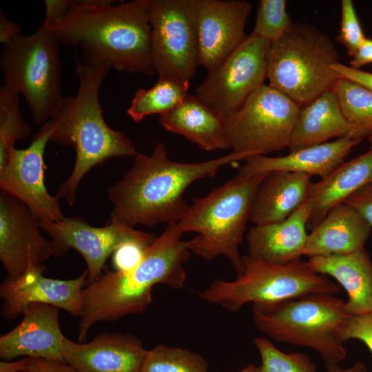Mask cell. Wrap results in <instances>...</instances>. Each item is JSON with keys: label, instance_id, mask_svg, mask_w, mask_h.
<instances>
[{"label": "cell", "instance_id": "cell-6", "mask_svg": "<svg viewBox=\"0 0 372 372\" xmlns=\"http://www.w3.org/2000/svg\"><path fill=\"white\" fill-rule=\"evenodd\" d=\"M251 307L255 326L272 340L314 349L325 364L345 359L342 333L351 314L342 299L314 293Z\"/></svg>", "mask_w": 372, "mask_h": 372}, {"label": "cell", "instance_id": "cell-18", "mask_svg": "<svg viewBox=\"0 0 372 372\" xmlns=\"http://www.w3.org/2000/svg\"><path fill=\"white\" fill-rule=\"evenodd\" d=\"M56 307L32 303L22 313L21 322L0 337V358L11 361L19 357L65 362L62 347L66 337Z\"/></svg>", "mask_w": 372, "mask_h": 372}, {"label": "cell", "instance_id": "cell-22", "mask_svg": "<svg viewBox=\"0 0 372 372\" xmlns=\"http://www.w3.org/2000/svg\"><path fill=\"white\" fill-rule=\"evenodd\" d=\"M372 227L353 207H333L308 235L302 256L348 254L364 248Z\"/></svg>", "mask_w": 372, "mask_h": 372}, {"label": "cell", "instance_id": "cell-10", "mask_svg": "<svg viewBox=\"0 0 372 372\" xmlns=\"http://www.w3.org/2000/svg\"><path fill=\"white\" fill-rule=\"evenodd\" d=\"M300 109L284 94L263 84L225 119L232 152L245 160L288 148Z\"/></svg>", "mask_w": 372, "mask_h": 372}, {"label": "cell", "instance_id": "cell-13", "mask_svg": "<svg viewBox=\"0 0 372 372\" xmlns=\"http://www.w3.org/2000/svg\"><path fill=\"white\" fill-rule=\"evenodd\" d=\"M40 226L50 238L52 256L60 257L71 249L82 256L87 283L103 272L107 258L123 243L151 245L157 238L112 219L105 226L93 227L83 218L65 216L57 221L40 220Z\"/></svg>", "mask_w": 372, "mask_h": 372}, {"label": "cell", "instance_id": "cell-43", "mask_svg": "<svg viewBox=\"0 0 372 372\" xmlns=\"http://www.w3.org/2000/svg\"><path fill=\"white\" fill-rule=\"evenodd\" d=\"M21 359L16 361L0 362V372H21Z\"/></svg>", "mask_w": 372, "mask_h": 372}, {"label": "cell", "instance_id": "cell-16", "mask_svg": "<svg viewBox=\"0 0 372 372\" xmlns=\"http://www.w3.org/2000/svg\"><path fill=\"white\" fill-rule=\"evenodd\" d=\"M200 65L210 71L244 41L252 5L245 0H193Z\"/></svg>", "mask_w": 372, "mask_h": 372}, {"label": "cell", "instance_id": "cell-20", "mask_svg": "<svg viewBox=\"0 0 372 372\" xmlns=\"http://www.w3.org/2000/svg\"><path fill=\"white\" fill-rule=\"evenodd\" d=\"M362 139L342 137L331 142L303 148L279 157L251 156L238 172L252 176L274 171L302 173L323 179L344 162L352 148Z\"/></svg>", "mask_w": 372, "mask_h": 372}, {"label": "cell", "instance_id": "cell-39", "mask_svg": "<svg viewBox=\"0 0 372 372\" xmlns=\"http://www.w3.org/2000/svg\"><path fill=\"white\" fill-rule=\"evenodd\" d=\"M332 70L338 77L353 81L372 92V73L347 66L340 62L333 64Z\"/></svg>", "mask_w": 372, "mask_h": 372}, {"label": "cell", "instance_id": "cell-35", "mask_svg": "<svg viewBox=\"0 0 372 372\" xmlns=\"http://www.w3.org/2000/svg\"><path fill=\"white\" fill-rule=\"evenodd\" d=\"M342 338L344 342L350 339L360 340L372 354V312L350 315L345 324Z\"/></svg>", "mask_w": 372, "mask_h": 372}, {"label": "cell", "instance_id": "cell-23", "mask_svg": "<svg viewBox=\"0 0 372 372\" xmlns=\"http://www.w3.org/2000/svg\"><path fill=\"white\" fill-rule=\"evenodd\" d=\"M368 134L344 116L333 90L300 109L293 129L289 152L327 143L333 137L362 139Z\"/></svg>", "mask_w": 372, "mask_h": 372}, {"label": "cell", "instance_id": "cell-7", "mask_svg": "<svg viewBox=\"0 0 372 372\" xmlns=\"http://www.w3.org/2000/svg\"><path fill=\"white\" fill-rule=\"evenodd\" d=\"M339 54L331 38L316 27L293 23L271 43L267 59L269 85L300 107L332 90L338 76L332 70Z\"/></svg>", "mask_w": 372, "mask_h": 372}, {"label": "cell", "instance_id": "cell-28", "mask_svg": "<svg viewBox=\"0 0 372 372\" xmlns=\"http://www.w3.org/2000/svg\"><path fill=\"white\" fill-rule=\"evenodd\" d=\"M189 83L158 77L150 88L138 90L127 110L134 122L152 114L162 115L176 107L188 95Z\"/></svg>", "mask_w": 372, "mask_h": 372}, {"label": "cell", "instance_id": "cell-15", "mask_svg": "<svg viewBox=\"0 0 372 372\" xmlns=\"http://www.w3.org/2000/svg\"><path fill=\"white\" fill-rule=\"evenodd\" d=\"M41 230L40 220L23 202L1 191L0 260L8 277L19 278L52 256Z\"/></svg>", "mask_w": 372, "mask_h": 372}, {"label": "cell", "instance_id": "cell-33", "mask_svg": "<svg viewBox=\"0 0 372 372\" xmlns=\"http://www.w3.org/2000/svg\"><path fill=\"white\" fill-rule=\"evenodd\" d=\"M293 24L285 0H260L251 34L271 43L287 33Z\"/></svg>", "mask_w": 372, "mask_h": 372}, {"label": "cell", "instance_id": "cell-14", "mask_svg": "<svg viewBox=\"0 0 372 372\" xmlns=\"http://www.w3.org/2000/svg\"><path fill=\"white\" fill-rule=\"evenodd\" d=\"M52 132L48 120L27 148L9 152L0 166V188L23 202L40 220L57 221L65 216L59 199L48 192L44 182V153Z\"/></svg>", "mask_w": 372, "mask_h": 372}, {"label": "cell", "instance_id": "cell-11", "mask_svg": "<svg viewBox=\"0 0 372 372\" xmlns=\"http://www.w3.org/2000/svg\"><path fill=\"white\" fill-rule=\"evenodd\" d=\"M148 13L158 77L189 83L200 65L193 0H151Z\"/></svg>", "mask_w": 372, "mask_h": 372}, {"label": "cell", "instance_id": "cell-37", "mask_svg": "<svg viewBox=\"0 0 372 372\" xmlns=\"http://www.w3.org/2000/svg\"><path fill=\"white\" fill-rule=\"evenodd\" d=\"M343 203L353 207L372 227V183L354 192Z\"/></svg>", "mask_w": 372, "mask_h": 372}, {"label": "cell", "instance_id": "cell-40", "mask_svg": "<svg viewBox=\"0 0 372 372\" xmlns=\"http://www.w3.org/2000/svg\"><path fill=\"white\" fill-rule=\"evenodd\" d=\"M350 63L355 69L372 63V39L365 37Z\"/></svg>", "mask_w": 372, "mask_h": 372}, {"label": "cell", "instance_id": "cell-24", "mask_svg": "<svg viewBox=\"0 0 372 372\" xmlns=\"http://www.w3.org/2000/svg\"><path fill=\"white\" fill-rule=\"evenodd\" d=\"M311 178L302 173H268L254 196L249 220L262 225L287 218L307 200L313 183Z\"/></svg>", "mask_w": 372, "mask_h": 372}, {"label": "cell", "instance_id": "cell-2", "mask_svg": "<svg viewBox=\"0 0 372 372\" xmlns=\"http://www.w3.org/2000/svg\"><path fill=\"white\" fill-rule=\"evenodd\" d=\"M243 156L231 152L198 163L170 160L163 143L150 155L138 153L131 168L107 190L112 205V220L134 228L159 223H178L189 209L183 194L193 183L214 177L223 166Z\"/></svg>", "mask_w": 372, "mask_h": 372}, {"label": "cell", "instance_id": "cell-34", "mask_svg": "<svg viewBox=\"0 0 372 372\" xmlns=\"http://www.w3.org/2000/svg\"><path fill=\"white\" fill-rule=\"evenodd\" d=\"M353 3L351 0L341 1V21L337 40L353 57L365 39Z\"/></svg>", "mask_w": 372, "mask_h": 372}, {"label": "cell", "instance_id": "cell-12", "mask_svg": "<svg viewBox=\"0 0 372 372\" xmlns=\"http://www.w3.org/2000/svg\"><path fill=\"white\" fill-rule=\"evenodd\" d=\"M271 43L250 34L220 65L208 71L196 96L223 118L234 114L267 79Z\"/></svg>", "mask_w": 372, "mask_h": 372}, {"label": "cell", "instance_id": "cell-4", "mask_svg": "<svg viewBox=\"0 0 372 372\" xmlns=\"http://www.w3.org/2000/svg\"><path fill=\"white\" fill-rule=\"evenodd\" d=\"M110 69L106 65H90L76 59L77 92L65 97L49 119L52 126L50 142L72 147L76 153L72 171L55 195L70 206L74 205L78 187L92 168L112 158L134 157L138 153L123 132L111 128L104 119L99 95Z\"/></svg>", "mask_w": 372, "mask_h": 372}, {"label": "cell", "instance_id": "cell-41", "mask_svg": "<svg viewBox=\"0 0 372 372\" xmlns=\"http://www.w3.org/2000/svg\"><path fill=\"white\" fill-rule=\"evenodd\" d=\"M19 25L7 19L2 10L0 13V43L3 45L13 37L20 34Z\"/></svg>", "mask_w": 372, "mask_h": 372}, {"label": "cell", "instance_id": "cell-42", "mask_svg": "<svg viewBox=\"0 0 372 372\" xmlns=\"http://www.w3.org/2000/svg\"><path fill=\"white\" fill-rule=\"evenodd\" d=\"M327 372H368L366 365L360 361H357L354 364L347 369L340 367L338 364H325Z\"/></svg>", "mask_w": 372, "mask_h": 372}, {"label": "cell", "instance_id": "cell-45", "mask_svg": "<svg viewBox=\"0 0 372 372\" xmlns=\"http://www.w3.org/2000/svg\"><path fill=\"white\" fill-rule=\"evenodd\" d=\"M369 139L370 142L372 143V133H371V134L369 136Z\"/></svg>", "mask_w": 372, "mask_h": 372}, {"label": "cell", "instance_id": "cell-31", "mask_svg": "<svg viewBox=\"0 0 372 372\" xmlns=\"http://www.w3.org/2000/svg\"><path fill=\"white\" fill-rule=\"evenodd\" d=\"M19 96L5 85L0 88V166L15 143L28 138L31 132L30 125L23 118Z\"/></svg>", "mask_w": 372, "mask_h": 372}, {"label": "cell", "instance_id": "cell-29", "mask_svg": "<svg viewBox=\"0 0 372 372\" xmlns=\"http://www.w3.org/2000/svg\"><path fill=\"white\" fill-rule=\"evenodd\" d=\"M141 372H208V364L188 349L158 344L146 350Z\"/></svg>", "mask_w": 372, "mask_h": 372}, {"label": "cell", "instance_id": "cell-30", "mask_svg": "<svg viewBox=\"0 0 372 372\" xmlns=\"http://www.w3.org/2000/svg\"><path fill=\"white\" fill-rule=\"evenodd\" d=\"M332 90L345 118L369 136L372 133V92L340 77Z\"/></svg>", "mask_w": 372, "mask_h": 372}, {"label": "cell", "instance_id": "cell-17", "mask_svg": "<svg viewBox=\"0 0 372 372\" xmlns=\"http://www.w3.org/2000/svg\"><path fill=\"white\" fill-rule=\"evenodd\" d=\"M45 270L43 264L30 268L19 278L4 280L0 286L3 299L1 316L3 319H15L32 303L50 304L80 317L82 291L87 283V270L70 280L45 277L43 273Z\"/></svg>", "mask_w": 372, "mask_h": 372}, {"label": "cell", "instance_id": "cell-9", "mask_svg": "<svg viewBox=\"0 0 372 372\" xmlns=\"http://www.w3.org/2000/svg\"><path fill=\"white\" fill-rule=\"evenodd\" d=\"M242 262L243 271L235 280L216 279L198 296L235 313L248 303H273L314 293L335 295L340 290L338 283L316 273L301 258L278 264L245 255Z\"/></svg>", "mask_w": 372, "mask_h": 372}, {"label": "cell", "instance_id": "cell-19", "mask_svg": "<svg viewBox=\"0 0 372 372\" xmlns=\"http://www.w3.org/2000/svg\"><path fill=\"white\" fill-rule=\"evenodd\" d=\"M146 350L130 333H103L89 342L67 338L62 347L64 360L78 372H141Z\"/></svg>", "mask_w": 372, "mask_h": 372}, {"label": "cell", "instance_id": "cell-36", "mask_svg": "<svg viewBox=\"0 0 372 372\" xmlns=\"http://www.w3.org/2000/svg\"><path fill=\"white\" fill-rule=\"evenodd\" d=\"M149 246L135 241L121 245L112 254L114 270L125 271L134 268L141 262L145 250Z\"/></svg>", "mask_w": 372, "mask_h": 372}, {"label": "cell", "instance_id": "cell-32", "mask_svg": "<svg viewBox=\"0 0 372 372\" xmlns=\"http://www.w3.org/2000/svg\"><path fill=\"white\" fill-rule=\"evenodd\" d=\"M254 343L261 358L258 372H318L316 364L303 353H285L262 337L255 338Z\"/></svg>", "mask_w": 372, "mask_h": 372}, {"label": "cell", "instance_id": "cell-25", "mask_svg": "<svg viewBox=\"0 0 372 372\" xmlns=\"http://www.w3.org/2000/svg\"><path fill=\"white\" fill-rule=\"evenodd\" d=\"M307 262L316 273L331 277L343 287L349 314L372 312V260L364 248L348 254L311 257Z\"/></svg>", "mask_w": 372, "mask_h": 372}, {"label": "cell", "instance_id": "cell-21", "mask_svg": "<svg viewBox=\"0 0 372 372\" xmlns=\"http://www.w3.org/2000/svg\"><path fill=\"white\" fill-rule=\"evenodd\" d=\"M310 213L306 201L282 221L251 227L246 235L247 256L278 264L300 258L308 238Z\"/></svg>", "mask_w": 372, "mask_h": 372}, {"label": "cell", "instance_id": "cell-3", "mask_svg": "<svg viewBox=\"0 0 372 372\" xmlns=\"http://www.w3.org/2000/svg\"><path fill=\"white\" fill-rule=\"evenodd\" d=\"M178 223L168 224L165 231L147 248L141 262L125 271H105L82 291V307L78 340L87 339L90 329L101 322H113L139 314L152 302L153 287L165 285L181 289L187 276L184 264L191 251Z\"/></svg>", "mask_w": 372, "mask_h": 372}, {"label": "cell", "instance_id": "cell-8", "mask_svg": "<svg viewBox=\"0 0 372 372\" xmlns=\"http://www.w3.org/2000/svg\"><path fill=\"white\" fill-rule=\"evenodd\" d=\"M60 44L41 24L30 34L13 37L1 51L4 85L23 96L37 125L45 123L65 98L61 94Z\"/></svg>", "mask_w": 372, "mask_h": 372}, {"label": "cell", "instance_id": "cell-38", "mask_svg": "<svg viewBox=\"0 0 372 372\" xmlns=\"http://www.w3.org/2000/svg\"><path fill=\"white\" fill-rule=\"evenodd\" d=\"M21 362V372H78L66 362L32 358H23Z\"/></svg>", "mask_w": 372, "mask_h": 372}, {"label": "cell", "instance_id": "cell-26", "mask_svg": "<svg viewBox=\"0 0 372 372\" xmlns=\"http://www.w3.org/2000/svg\"><path fill=\"white\" fill-rule=\"evenodd\" d=\"M158 122L165 130L181 135L205 151L231 149L225 119L189 94L176 107L160 115Z\"/></svg>", "mask_w": 372, "mask_h": 372}, {"label": "cell", "instance_id": "cell-27", "mask_svg": "<svg viewBox=\"0 0 372 372\" xmlns=\"http://www.w3.org/2000/svg\"><path fill=\"white\" fill-rule=\"evenodd\" d=\"M372 183V147L340 165L331 174L313 183L307 199L311 213L307 229H312L337 205Z\"/></svg>", "mask_w": 372, "mask_h": 372}, {"label": "cell", "instance_id": "cell-5", "mask_svg": "<svg viewBox=\"0 0 372 372\" xmlns=\"http://www.w3.org/2000/svg\"><path fill=\"white\" fill-rule=\"evenodd\" d=\"M267 174L246 176L238 172L207 195L193 199L178 223L184 233L197 234L187 241L191 253L207 261L224 256L237 276L242 274L239 247L249 220L254 196Z\"/></svg>", "mask_w": 372, "mask_h": 372}, {"label": "cell", "instance_id": "cell-44", "mask_svg": "<svg viewBox=\"0 0 372 372\" xmlns=\"http://www.w3.org/2000/svg\"><path fill=\"white\" fill-rule=\"evenodd\" d=\"M239 372H258V367L253 364H249Z\"/></svg>", "mask_w": 372, "mask_h": 372}, {"label": "cell", "instance_id": "cell-1", "mask_svg": "<svg viewBox=\"0 0 372 372\" xmlns=\"http://www.w3.org/2000/svg\"><path fill=\"white\" fill-rule=\"evenodd\" d=\"M150 1L69 0L60 17L42 24L61 43L78 48L85 64L152 76L156 72L151 51Z\"/></svg>", "mask_w": 372, "mask_h": 372}]
</instances>
